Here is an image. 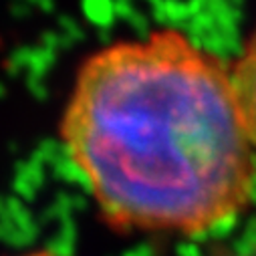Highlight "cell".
<instances>
[{"instance_id": "1", "label": "cell", "mask_w": 256, "mask_h": 256, "mask_svg": "<svg viewBox=\"0 0 256 256\" xmlns=\"http://www.w3.org/2000/svg\"><path fill=\"white\" fill-rule=\"evenodd\" d=\"M58 140L121 234L208 232L246 210L256 184L232 69L172 26L87 54Z\"/></svg>"}, {"instance_id": "2", "label": "cell", "mask_w": 256, "mask_h": 256, "mask_svg": "<svg viewBox=\"0 0 256 256\" xmlns=\"http://www.w3.org/2000/svg\"><path fill=\"white\" fill-rule=\"evenodd\" d=\"M232 81L244 125L256 148V26L232 67Z\"/></svg>"}, {"instance_id": "3", "label": "cell", "mask_w": 256, "mask_h": 256, "mask_svg": "<svg viewBox=\"0 0 256 256\" xmlns=\"http://www.w3.org/2000/svg\"><path fill=\"white\" fill-rule=\"evenodd\" d=\"M218 256H256V236L250 238L248 244H240V246H236L232 250H226Z\"/></svg>"}, {"instance_id": "4", "label": "cell", "mask_w": 256, "mask_h": 256, "mask_svg": "<svg viewBox=\"0 0 256 256\" xmlns=\"http://www.w3.org/2000/svg\"><path fill=\"white\" fill-rule=\"evenodd\" d=\"M18 256H58V254L48 252V250H34V252H26V254H18Z\"/></svg>"}]
</instances>
